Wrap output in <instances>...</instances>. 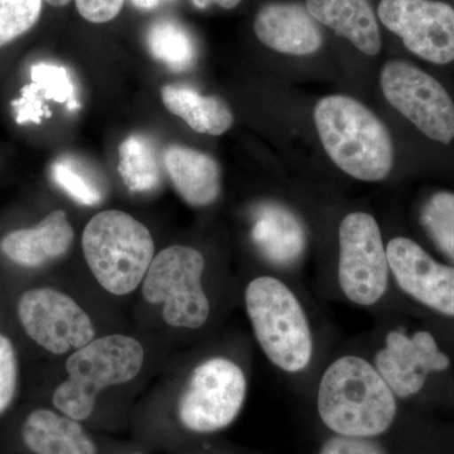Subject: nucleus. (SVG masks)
Listing matches in <instances>:
<instances>
[{
    "label": "nucleus",
    "mask_w": 454,
    "mask_h": 454,
    "mask_svg": "<svg viewBox=\"0 0 454 454\" xmlns=\"http://www.w3.org/2000/svg\"><path fill=\"white\" fill-rule=\"evenodd\" d=\"M134 454H140V453H134Z\"/></svg>",
    "instance_id": "33"
},
{
    "label": "nucleus",
    "mask_w": 454,
    "mask_h": 454,
    "mask_svg": "<svg viewBox=\"0 0 454 454\" xmlns=\"http://www.w3.org/2000/svg\"><path fill=\"white\" fill-rule=\"evenodd\" d=\"M51 176L59 188L74 201L97 206L104 199L103 184L94 170L74 158H61L51 167Z\"/></svg>",
    "instance_id": "23"
},
{
    "label": "nucleus",
    "mask_w": 454,
    "mask_h": 454,
    "mask_svg": "<svg viewBox=\"0 0 454 454\" xmlns=\"http://www.w3.org/2000/svg\"><path fill=\"white\" fill-rule=\"evenodd\" d=\"M131 4L140 11H154V9L160 8V5L166 4L170 0H130Z\"/></svg>",
    "instance_id": "31"
},
{
    "label": "nucleus",
    "mask_w": 454,
    "mask_h": 454,
    "mask_svg": "<svg viewBox=\"0 0 454 454\" xmlns=\"http://www.w3.org/2000/svg\"><path fill=\"white\" fill-rule=\"evenodd\" d=\"M160 94L167 110L197 133L223 136L234 124V115L223 98L205 97L184 85H164Z\"/></svg>",
    "instance_id": "19"
},
{
    "label": "nucleus",
    "mask_w": 454,
    "mask_h": 454,
    "mask_svg": "<svg viewBox=\"0 0 454 454\" xmlns=\"http://www.w3.org/2000/svg\"><path fill=\"white\" fill-rule=\"evenodd\" d=\"M41 11L42 0H0V47L28 32Z\"/></svg>",
    "instance_id": "25"
},
{
    "label": "nucleus",
    "mask_w": 454,
    "mask_h": 454,
    "mask_svg": "<svg viewBox=\"0 0 454 454\" xmlns=\"http://www.w3.org/2000/svg\"><path fill=\"white\" fill-rule=\"evenodd\" d=\"M146 42L152 56L172 70L186 71L195 64V41L177 20L164 18L154 22L149 28Z\"/></svg>",
    "instance_id": "22"
},
{
    "label": "nucleus",
    "mask_w": 454,
    "mask_h": 454,
    "mask_svg": "<svg viewBox=\"0 0 454 454\" xmlns=\"http://www.w3.org/2000/svg\"><path fill=\"white\" fill-rule=\"evenodd\" d=\"M74 232L65 211L56 210L41 223L3 236L0 252L23 268H40L61 258L74 243Z\"/></svg>",
    "instance_id": "15"
},
{
    "label": "nucleus",
    "mask_w": 454,
    "mask_h": 454,
    "mask_svg": "<svg viewBox=\"0 0 454 454\" xmlns=\"http://www.w3.org/2000/svg\"><path fill=\"white\" fill-rule=\"evenodd\" d=\"M143 361L145 351L133 337L110 334L92 340L68 357L67 380L57 387L52 404L59 413L85 422L94 414L98 394L133 380Z\"/></svg>",
    "instance_id": "5"
},
{
    "label": "nucleus",
    "mask_w": 454,
    "mask_h": 454,
    "mask_svg": "<svg viewBox=\"0 0 454 454\" xmlns=\"http://www.w3.org/2000/svg\"><path fill=\"white\" fill-rule=\"evenodd\" d=\"M382 94L391 106L435 142L454 139V103L434 77L417 66L393 59L380 74Z\"/></svg>",
    "instance_id": "9"
},
{
    "label": "nucleus",
    "mask_w": 454,
    "mask_h": 454,
    "mask_svg": "<svg viewBox=\"0 0 454 454\" xmlns=\"http://www.w3.org/2000/svg\"><path fill=\"white\" fill-rule=\"evenodd\" d=\"M339 283L348 301L372 306L387 293L390 267L378 221L351 212L340 225Z\"/></svg>",
    "instance_id": "8"
},
{
    "label": "nucleus",
    "mask_w": 454,
    "mask_h": 454,
    "mask_svg": "<svg viewBox=\"0 0 454 454\" xmlns=\"http://www.w3.org/2000/svg\"><path fill=\"white\" fill-rule=\"evenodd\" d=\"M450 364L437 340L427 331H418L413 336L391 331L384 348L376 354L373 366L395 396L409 397L423 389L430 373L444 372Z\"/></svg>",
    "instance_id": "13"
},
{
    "label": "nucleus",
    "mask_w": 454,
    "mask_h": 454,
    "mask_svg": "<svg viewBox=\"0 0 454 454\" xmlns=\"http://www.w3.org/2000/svg\"><path fill=\"white\" fill-rule=\"evenodd\" d=\"M17 315L29 339L51 354L64 355L95 340L91 319L65 293L35 288L20 295Z\"/></svg>",
    "instance_id": "10"
},
{
    "label": "nucleus",
    "mask_w": 454,
    "mask_h": 454,
    "mask_svg": "<svg viewBox=\"0 0 454 454\" xmlns=\"http://www.w3.org/2000/svg\"><path fill=\"white\" fill-rule=\"evenodd\" d=\"M205 258L199 250L173 245L154 256L143 280V297L163 304V318L176 328L196 330L207 322L210 301L202 288Z\"/></svg>",
    "instance_id": "6"
},
{
    "label": "nucleus",
    "mask_w": 454,
    "mask_h": 454,
    "mask_svg": "<svg viewBox=\"0 0 454 454\" xmlns=\"http://www.w3.org/2000/svg\"><path fill=\"white\" fill-rule=\"evenodd\" d=\"M82 250L98 284L115 295L136 291L154 259L151 231L119 210L100 212L89 221Z\"/></svg>",
    "instance_id": "3"
},
{
    "label": "nucleus",
    "mask_w": 454,
    "mask_h": 454,
    "mask_svg": "<svg viewBox=\"0 0 454 454\" xmlns=\"http://www.w3.org/2000/svg\"><path fill=\"white\" fill-rule=\"evenodd\" d=\"M245 304L270 363L289 373L306 370L313 356L312 331L294 292L277 278L259 277L247 286Z\"/></svg>",
    "instance_id": "4"
},
{
    "label": "nucleus",
    "mask_w": 454,
    "mask_h": 454,
    "mask_svg": "<svg viewBox=\"0 0 454 454\" xmlns=\"http://www.w3.org/2000/svg\"><path fill=\"white\" fill-rule=\"evenodd\" d=\"M315 124L328 157L358 181L379 182L394 166V145L384 122L356 98H322L315 107Z\"/></svg>",
    "instance_id": "2"
},
{
    "label": "nucleus",
    "mask_w": 454,
    "mask_h": 454,
    "mask_svg": "<svg viewBox=\"0 0 454 454\" xmlns=\"http://www.w3.org/2000/svg\"><path fill=\"white\" fill-rule=\"evenodd\" d=\"M379 20L430 64L454 61V9L438 0H381Z\"/></svg>",
    "instance_id": "11"
},
{
    "label": "nucleus",
    "mask_w": 454,
    "mask_h": 454,
    "mask_svg": "<svg viewBox=\"0 0 454 454\" xmlns=\"http://www.w3.org/2000/svg\"><path fill=\"white\" fill-rule=\"evenodd\" d=\"M254 32L262 44L284 55H312L324 43L318 23L297 3H269L260 8Z\"/></svg>",
    "instance_id": "14"
},
{
    "label": "nucleus",
    "mask_w": 454,
    "mask_h": 454,
    "mask_svg": "<svg viewBox=\"0 0 454 454\" xmlns=\"http://www.w3.org/2000/svg\"><path fill=\"white\" fill-rule=\"evenodd\" d=\"M20 441L31 454H98L97 443L82 422L51 409L27 415Z\"/></svg>",
    "instance_id": "16"
},
{
    "label": "nucleus",
    "mask_w": 454,
    "mask_h": 454,
    "mask_svg": "<svg viewBox=\"0 0 454 454\" xmlns=\"http://www.w3.org/2000/svg\"><path fill=\"white\" fill-rule=\"evenodd\" d=\"M322 422L348 437L372 438L390 428L396 396L376 367L348 355L334 360L322 375L317 396Z\"/></svg>",
    "instance_id": "1"
},
{
    "label": "nucleus",
    "mask_w": 454,
    "mask_h": 454,
    "mask_svg": "<svg viewBox=\"0 0 454 454\" xmlns=\"http://www.w3.org/2000/svg\"><path fill=\"white\" fill-rule=\"evenodd\" d=\"M191 2L199 9H206L212 4L219 5L223 9H232L240 4L241 0H191Z\"/></svg>",
    "instance_id": "30"
},
{
    "label": "nucleus",
    "mask_w": 454,
    "mask_h": 454,
    "mask_svg": "<svg viewBox=\"0 0 454 454\" xmlns=\"http://www.w3.org/2000/svg\"><path fill=\"white\" fill-rule=\"evenodd\" d=\"M253 238L271 259L294 258L301 249V232L297 220L277 206L260 210Z\"/></svg>",
    "instance_id": "20"
},
{
    "label": "nucleus",
    "mask_w": 454,
    "mask_h": 454,
    "mask_svg": "<svg viewBox=\"0 0 454 454\" xmlns=\"http://www.w3.org/2000/svg\"><path fill=\"white\" fill-rule=\"evenodd\" d=\"M247 378L234 361L214 357L193 370L179 397L177 418L199 434L219 432L232 424L247 397Z\"/></svg>",
    "instance_id": "7"
},
{
    "label": "nucleus",
    "mask_w": 454,
    "mask_h": 454,
    "mask_svg": "<svg viewBox=\"0 0 454 454\" xmlns=\"http://www.w3.org/2000/svg\"><path fill=\"white\" fill-rule=\"evenodd\" d=\"M18 387V360L13 343L0 333V415L11 408Z\"/></svg>",
    "instance_id": "27"
},
{
    "label": "nucleus",
    "mask_w": 454,
    "mask_h": 454,
    "mask_svg": "<svg viewBox=\"0 0 454 454\" xmlns=\"http://www.w3.org/2000/svg\"><path fill=\"white\" fill-rule=\"evenodd\" d=\"M46 2L52 5V7L61 8L66 7L71 0H46Z\"/></svg>",
    "instance_id": "32"
},
{
    "label": "nucleus",
    "mask_w": 454,
    "mask_h": 454,
    "mask_svg": "<svg viewBox=\"0 0 454 454\" xmlns=\"http://www.w3.org/2000/svg\"><path fill=\"white\" fill-rule=\"evenodd\" d=\"M387 255L403 292L435 312L454 317V268L441 264L408 238L390 240Z\"/></svg>",
    "instance_id": "12"
},
{
    "label": "nucleus",
    "mask_w": 454,
    "mask_h": 454,
    "mask_svg": "<svg viewBox=\"0 0 454 454\" xmlns=\"http://www.w3.org/2000/svg\"><path fill=\"white\" fill-rule=\"evenodd\" d=\"M164 169L184 202L206 207L219 199L221 172L211 155L184 145H170L163 153Z\"/></svg>",
    "instance_id": "17"
},
{
    "label": "nucleus",
    "mask_w": 454,
    "mask_h": 454,
    "mask_svg": "<svg viewBox=\"0 0 454 454\" xmlns=\"http://www.w3.org/2000/svg\"><path fill=\"white\" fill-rule=\"evenodd\" d=\"M420 220L439 249L454 262V193L443 191L430 197Z\"/></svg>",
    "instance_id": "24"
},
{
    "label": "nucleus",
    "mask_w": 454,
    "mask_h": 454,
    "mask_svg": "<svg viewBox=\"0 0 454 454\" xmlns=\"http://www.w3.org/2000/svg\"><path fill=\"white\" fill-rule=\"evenodd\" d=\"M319 454H384L380 448L367 438L337 435L328 439Z\"/></svg>",
    "instance_id": "29"
},
{
    "label": "nucleus",
    "mask_w": 454,
    "mask_h": 454,
    "mask_svg": "<svg viewBox=\"0 0 454 454\" xmlns=\"http://www.w3.org/2000/svg\"><path fill=\"white\" fill-rule=\"evenodd\" d=\"M125 0H74L77 12L91 23H106L121 13Z\"/></svg>",
    "instance_id": "28"
},
{
    "label": "nucleus",
    "mask_w": 454,
    "mask_h": 454,
    "mask_svg": "<svg viewBox=\"0 0 454 454\" xmlns=\"http://www.w3.org/2000/svg\"><path fill=\"white\" fill-rule=\"evenodd\" d=\"M33 83L37 86L46 100L67 103L70 110L79 109L80 104L74 98V83L64 67L49 64L33 66Z\"/></svg>",
    "instance_id": "26"
},
{
    "label": "nucleus",
    "mask_w": 454,
    "mask_h": 454,
    "mask_svg": "<svg viewBox=\"0 0 454 454\" xmlns=\"http://www.w3.org/2000/svg\"><path fill=\"white\" fill-rule=\"evenodd\" d=\"M317 22L346 38L367 56L380 52V28L370 0H306Z\"/></svg>",
    "instance_id": "18"
},
{
    "label": "nucleus",
    "mask_w": 454,
    "mask_h": 454,
    "mask_svg": "<svg viewBox=\"0 0 454 454\" xmlns=\"http://www.w3.org/2000/svg\"><path fill=\"white\" fill-rule=\"evenodd\" d=\"M119 173L131 192H151L162 181L160 162L153 143L143 136H131L119 151Z\"/></svg>",
    "instance_id": "21"
}]
</instances>
